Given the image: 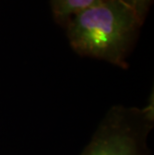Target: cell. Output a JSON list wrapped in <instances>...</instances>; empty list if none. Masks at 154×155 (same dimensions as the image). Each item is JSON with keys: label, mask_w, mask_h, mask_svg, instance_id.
Segmentation results:
<instances>
[{"label": "cell", "mask_w": 154, "mask_h": 155, "mask_svg": "<svg viewBox=\"0 0 154 155\" xmlns=\"http://www.w3.org/2000/svg\"><path fill=\"white\" fill-rule=\"evenodd\" d=\"M142 23L118 0H102L74 15L65 26L77 53L126 67V57Z\"/></svg>", "instance_id": "6da1fadb"}, {"label": "cell", "mask_w": 154, "mask_h": 155, "mask_svg": "<svg viewBox=\"0 0 154 155\" xmlns=\"http://www.w3.org/2000/svg\"><path fill=\"white\" fill-rule=\"evenodd\" d=\"M152 123V104L143 109L113 108L81 155H145Z\"/></svg>", "instance_id": "7a4b0ae2"}, {"label": "cell", "mask_w": 154, "mask_h": 155, "mask_svg": "<svg viewBox=\"0 0 154 155\" xmlns=\"http://www.w3.org/2000/svg\"><path fill=\"white\" fill-rule=\"evenodd\" d=\"M102 0H51V9L55 20L66 25L69 19Z\"/></svg>", "instance_id": "3957f363"}, {"label": "cell", "mask_w": 154, "mask_h": 155, "mask_svg": "<svg viewBox=\"0 0 154 155\" xmlns=\"http://www.w3.org/2000/svg\"><path fill=\"white\" fill-rule=\"evenodd\" d=\"M118 1L132 9L140 20L143 22L146 13L148 12V9L151 5L152 0H118Z\"/></svg>", "instance_id": "277c9868"}]
</instances>
